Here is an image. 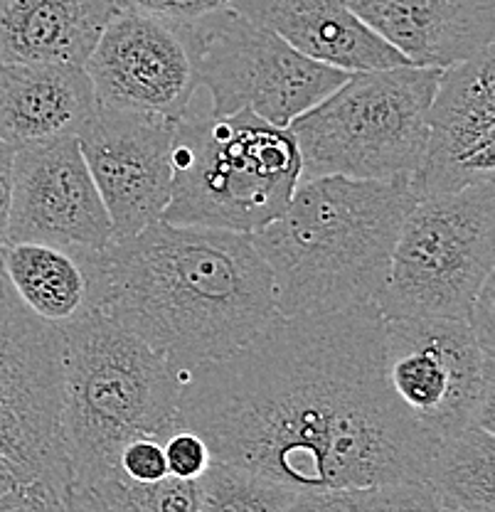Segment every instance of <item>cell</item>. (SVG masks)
Listing matches in <instances>:
<instances>
[{"instance_id":"6da1fadb","label":"cell","mask_w":495,"mask_h":512,"mask_svg":"<svg viewBox=\"0 0 495 512\" xmlns=\"http://www.w3.org/2000/svg\"><path fill=\"white\" fill-rule=\"evenodd\" d=\"M178 412L212 458L296 490L424 480L436 448L385 372L375 303L276 316L222 360L178 372Z\"/></svg>"},{"instance_id":"7a4b0ae2","label":"cell","mask_w":495,"mask_h":512,"mask_svg":"<svg viewBox=\"0 0 495 512\" xmlns=\"http://www.w3.org/2000/svg\"><path fill=\"white\" fill-rule=\"evenodd\" d=\"M104 266L101 313L175 372L222 360L279 316L252 234L158 220L111 242Z\"/></svg>"},{"instance_id":"3957f363","label":"cell","mask_w":495,"mask_h":512,"mask_svg":"<svg viewBox=\"0 0 495 512\" xmlns=\"http://www.w3.org/2000/svg\"><path fill=\"white\" fill-rule=\"evenodd\" d=\"M414 202L409 180H301L286 210L252 234L274 279L279 316L375 303Z\"/></svg>"},{"instance_id":"277c9868","label":"cell","mask_w":495,"mask_h":512,"mask_svg":"<svg viewBox=\"0 0 495 512\" xmlns=\"http://www.w3.org/2000/svg\"><path fill=\"white\" fill-rule=\"evenodd\" d=\"M178 372L104 313L62 330V444L72 488L116 476L133 439H165L183 426Z\"/></svg>"},{"instance_id":"5b68a950","label":"cell","mask_w":495,"mask_h":512,"mask_svg":"<svg viewBox=\"0 0 495 512\" xmlns=\"http://www.w3.org/2000/svg\"><path fill=\"white\" fill-rule=\"evenodd\" d=\"M173 185L161 220L257 234L281 215L301 183L294 133L242 109L212 114L210 101H190L175 121Z\"/></svg>"},{"instance_id":"8992f818","label":"cell","mask_w":495,"mask_h":512,"mask_svg":"<svg viewBox=\"0 0 495 512\" xmlns=\"http://www.w3.org/2000/svg\"><path fill=\"white\" fill-rule=\"evenodd\" d=\"M439 74L441 69L414 64L348 74L289 126L301 153V180L412 178L427 146V114Z\"/></svg>"},{"instance_id":"52a82bcc","label":"cell","mask_w":495,"mask_h":512,"mask_svg":"<svg viewBox=\"0 0 495 512\" xmlns=\"http://www.w3.org/2000/svg\"><path fill=\"white\" fill-rule=\"evenodd\" d=\"M493 266V183L422 197L404 217L375 306L385 320H468Z\"/></svg>"},{"instance_id":"ba28073f","label":"cell","mask_w":495,"mask_h":512,"mask_svg":"<svg viewBox=\"0 0 495 512\" xmlns=\"http://www.w3.org/2000/svg\"><path fill=\"white\" fill-rule=\"evenodd\" d=\"M60 412L62 330L15 296L0 264V453L55 503L72 490Z\"/></svg>"},{"instance_id":"9c48e42d","label":"cell","mask_w":495,"mask_h":512,"mask_svg":"<svg viewBox=\"0 0 495 512\" xmlns=\"http://www.w3.org/2000/svg\"><path fill=\"white\" fill-rule=\"evenodd\" d=\"M198 87L212 114L247 109L289 128L348 79V72L313 62L276 32L227 8L195 20Z\"/></svg>"},{"instance_id":"30bf717a","label":"cell","mask_w":495,"mask_h":512,"mask_svg":"<svg viewBox=\"0 0 495 512\" xmlns=\"http://www.w3.org/2000/svg\"><path fill=\"white\" fill-rule=\"evenodd\" d=\"M385 372L436 439L468 426L495 431V350L478 343L468 320H385Z\"/></svg>"},{"instance_id":"8fae6325","label":"cell","mask_w":495,"mask_h":512,"mask_svg":"<svg viewBox=\"0 0 495 512\" xmlns=\"http://www.w3.org/2000/svg\"><path fill=\"white\" fill-rule=\"evenodd\" d=\"M193 23L121 8L84 62L99 109L178 121L198 94Z\"/></svg>"},{"instance_id":"7c38bea8","label":"cell","mask_w":495,"mask_h":512,"mask_svg":"<svg viewBox=\"0 0 495 512\" xmlns=\"http://www.w3.org/2000/svg\"><path fill=\"white\" fill-rule=\"evenodd\" d=\"M13 242L65 244L99 252L114 242L109 212L77 136L15 151L5 244Z\"/></svg>"},{"instance_id":"4fadbf2b","label":"cell","mask_w":495,"mask_h":512,"mask_svg":"<svg viewBox=\"0 0 495 512\" xmlns=\"http://www.w3.org/2000/svg\"><path fill=\"white\" fill-rule=\"evenodd\" d=\"M495 175V47L441 69L427 114V146L409 178L417 200L449 195Z\"/></svg>"},{"instance_id":"5bb4252c","label":"cell","mask_w":495,"mask_h":512,"mask_svg":"<svg viewBox=\"0 0 495 512\" xmlns=\"http://www.w3.org/2000/svg\"><path fill=\"white\" fill-rule=\"evenodd\" d=\"M175 121L131 111L99 109L79 136L84 160L109 212L114 242L163 217L173 185Z\"/></svg>"},{"instance_id":"9a60e30c","label":"cell","mask_w":495,"mask_h":512,"mask_svg":"<svg viewBox=\"0 0 495 512\" xmlns=\"http://www.w3.org/2000/svg\"><path fill=\"white\" fill-rule=\"evenodd\" d=\"M414 67L449 69L493 47L495 0H340Z\"/></svg>"},{"instance_id":"2e32d148","label":"cell","mask_w":495,"mask_h":512,"mask_svg":"<svg viewBox=\"0 0 495 512\" xmlns=\"http://www.w3.org/2000/svg\"><path fill=\"white\" fill-rule=\"evenodd\" d=\"M230 8L276 32L308 60L340 72L409 64L340 0H230Z\"/></svg>"},{"instance_id":"e0dca14e","label":"cell","mask_w":495,"mask_h":512,"mask_svg":"<svg viewBox=\"0 0 495 512\" xmlns=\"http://www.w3.org/2000/svg\"><path fill=\"white\" fill-rule=\"evenodd\" d=\"M97 114L92 79L79 64H0V141L15 151L79 138Z\"/></svg>"},{"instance_id":"ac0fdd59","label":"cell","mask_w":495,"mask_h":512,"mask_svg":"<svg viewBox=\"0 0 495 512\" xmlns=\"http://www.w3.org/2000/svg\"><path fill=\"white\" fill-rule=\"evenodd\" d=\"M5 279L15 296L57 330L104 308V249L47 242H13L0 249Z\"/></svg>"},{"instance_id":"d6986e66","label":"cell","mask_w":495,"mask_h":512,"mask_svg":"<svg viewBox=\"0 0 495 512\" xmlns=\"http://www.w3.org/2000/svg\"><path fill=\"white\" fill-rule=\"evenodd\" d=\"M119 0H0V64H79Z\"/></svg>"},{"instance_id":"ffe728a7","label":"cell","mask_w":495,"mask_h":512,"mask_svg":"<svg viewBox=\"0 0 495 512\" xmlns=\"http://www.w3.org/2000/svg\"><path fill=\"white\" fill-rule=\"evenodd\" d=\"M424 483L444 510L495 512V431L468 426L436 441Z\"/></svg>"},{"instance_id":"44dd1931","label":"cell","mask_w":495,"mask_h":512,"mask_svg":"<svg viewBox=\"0 0 495 512\" xmlns=\"http://www.w3.org/2000/svg\"><path fill=\"white\" fill-rule=\"evenodd\" d=\"M198 512H284L301 490L239 463L212 458L195 480Z\"/></svg>"},{"instance_id":"7402d4cb","label":"cell","mask_w":495,"mask_h":512,"mask_svg":"<svg viewBox=\"0 0 495 512\" xmlns=\"http://www.w3.org/2000/svg\"><path fill=\"white\" fill-rule=\"evenodd\" d=\"M84 490H89L106 512H198L195 480L165 476L158 483H133L124 476H109Z\"/></svg>"},{"instance_id":"603a6c76","label":"cell","mask_w":495,"mask_h":512,"mask_svg":"<svg viewBox=\"0 0 495 512\" xmlns=\"http://www.w3.org/2000/svg\"><path fill=\"white\" fill-rule=\"evenodd\" d=\"M358 512H441V505L424 480H404L360 490Z\"/></svg>"},{"instance_id":"cb8c5ba5","label":"cell","mask_w":495,"mask_h":512,"mask_svg":"<svg viewBox=\"0 0 495 512\" xmlns=\"http://www.w3.org/2000/svg\"><path fill=\"white\" fill-rule=\"evenodd\" d=\"M163 453L168 476L180 480H198L212 463V451L207 441L188 426H178L173 434L165 436Z\"/></svg>"},{"instance_id":"d4e9b609","label":"cell","mask_w":495,"mask_h":512,"mask_svg":"<svg viewBox=\"0 0 495 512\" xmlns=\"http://www.w3.org/2000/svg\"><path fill=\"white\" fill-rule=\"evenodd\" d=\"M116 476H124L133 483H158L168 476L161 439H133L119 451L116 458Z\"/></svg>"},{"instance_id":"484cf974","label":"cell","mask_w":495,"mask_h":512,"mask_svg":"<svg viewBox=\"0 0 495 512\" xmlns=\"http://www.w3.org/2000/svg\"><path fill=\"white\" fill-rule=\"evenodd\" d=\"M119 5L136 13L175 20V23H195L205 15L227 8L230 0H119Z\"/></svg>"},{"instance_id":"4316f807","label":"cell","mask_w":495,"mask_h":512,"mask_svg":"<svg viewBox=\"0 0 495 512\" xmlns=\"http://www.w3.org/2000/svg\"><path fill=\"white\" fill-rule=\"evenodd\" d=\"M360 490H301L284 512H358Z\"/></svg>"},{"instance_id":"83f0119b","label":"cell","mask_w":495,"mask_h":512,"mask_svg":"<svg viewBox=\"0 0 495 512\" xmlns=\"http://www.w3.org/2000/svg\"><path fill=\"white\" fill-rule=\"evenodd\" d=\"M13 160L15 148L0 141V249H3L5 234H8L10 197H13Z\"/></svg>"},{"instance_id":"f1b7e54d","label":"cell","mask_w":495,"mask_h":512,"mask_svg":"<svg viewBox=\"0 0 495 512\" xmlns=\"http://www.w3.org/2000/svg\"><path fill=\"white\" fill-rule=\"evenodd\" d=\"M52 512H106V510L101 508V503L92 493H89V490L72 488L65 498L55 505V510Z\"/></svg>"},{"instance_id":"f546056e","label":"cell","mask_w":495,"mask_h":512,"mask_svg":"<svg viewBox=\"0 0 495 512\" xmlns=\"http://www.w3.org/2000/svg\"><path fill=\"white\" fill-rule=\"evenodd\" d=\"M20 490H30L28 480L0 453V498L10 493H20Z\"/></svg>"},{"instance_id":"4dcf8cb0","label":"cell","mask_w":495,"mask_h":512,"mask_svg":"<svg viewBox=\"0 0 495 512\" xmlns=\"http://www.w3.org/2000/svg\"><path fill=\"white\" fill-rule=\"evenodd\" d=\"M55 500L45 498L42 493H37V490H28V495H25L20 503H15L13 508L8 510H0V512H52L55 510Z\"/></svg>"},{"instance_id":"1f68e13d","label":"cell","mask_w":495,"mask_h":512,"mask_svg":"<svg viewBox=\"0 0 495 512\" xmlns=\"http://www.w3.org/2000/svg\"><path fill=\"white\" fill-rule=\"evenodd\" d=\"M25 495H28V490H20V493H10V495H3V498H0V510H8V508H13V505H15V503H20V500H23Z\"/></svg>"},{"instance_id":"d6a6232c","label":"cell","mask_w":495,"mask_h":512,"mask_svg":"<svg viewBox=\"0 0 495 512\" xmlns=\"http://www.w3.org/2000/svg\"><path fill=\"white\" fill-rule=\"evenodd\" d=\"M441 512H461V510H444V508H441Z\"/></svg>"}]
</instances>
